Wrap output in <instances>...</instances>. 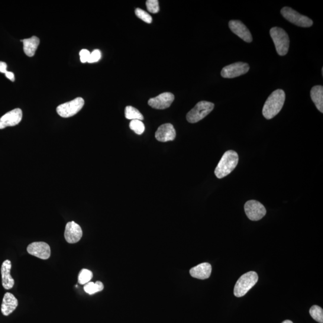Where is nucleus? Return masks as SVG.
Returning a JSON list of instances; mask_svg holds the SVG:
<instances>
[{"mask_svg": "<svg viewBox=\"0 0 323 323\" xmlns=\"http://www.w3.org/2000/svg\"><path fill=\"white\" fill-rule=\"evenodd\" d=\"M80 57L81 62L85 63L88 62L90 57V51L87 49H82L80 51Z\"/></svg>", "mask_w": 323, "mask_h": 323, "instance_id": "nucleus-29", "label": "nucleus"}, {"mask_svg": "<svg viewBox=\"0 0 323 323\" xmlns=\"http://www.w3.org/2000/svg\"><path fill=\"white\" fill-rule=\"evenodd\" d=\"M244 209L247 218L252 221H260L266 214L265 207L255 200H250L245 203Z\"/></svg>", "mask_w": 323, "mask_h": 323, "instance_id": "nucleus-8", "label": "nucleus"}, {"mask_svg": "<svg viewBox=\"0 0 323 323\" xmlns=\"http://www.w3.org/2000/svg\"><path fill=\"white\" fill-rule=\"evenodd\" d=\"M18 305V299L11 293L5 294L3 299L2 304V312L5 316H8L17 308Z\"/></svg>", "mask_w": 323, "mask_h": 323, "instance_id": "nucleus-17", "label": "nucleus"}, {"mask_svg": "<svg viewBox=\"0 0 323 323\" xmlns=\"http://www.w3.org/2000/svg\"><path fill=\"white\" fill-rule=\"evenodd\" d=\"M24 44V51L28 57H33L36 51L38 45L40 43V39L36 36H32L30 38H26L21 40Z\"/></svg>", "mask_w": 323, "mask_h": 323, "instance_id": "nucleus-19", "label": "nucleus"}, {"mask_svg": "<svg viewBox=\"0 0 323 323\" xmlns=\"http://www.w3.org/2000/svg\"><path fill=\"white\" fill-rule=\"evenodd\" d=\"M103 289H104V284L101 282H96L95 283L89 282L84 287V290L89 295H93L97 292H101Z\"/></svg>", "mask_w": 323, "mask_h": 323, "instance_id": "nucleus-22", "label": "nucleus"}, {"mask_svg": "<svg viewBox=\"0 0 323 323\" xmlns=\"http://www.w3.org/2000/svg\"><path fill=\"white\" fill-rule=\"evenodd\" d=\"M176 137V131L173 125L171 124H166L160 126L155 134L157 141L167 142L173 141Z\"/></svg>", "mask_w": 323, "mask_h": 323, "instance_id": "nucleus-15", "label": "nucleus"}, {"mask_svg": "<svg viewBox=\"0 0 323 323\" xmlns=\"http://www.w3.org/2000/svg\"><path fill=\"white\" fill-rule=\"evenodd\" d=\"M135 15L138 18L141 19L142 21L146 22L147 24H151L152 22L153 19L151 16L143 10L139 8L136 9L135 10Z\"/></svg>", "mask_w": 323, "mask_h": 323, "instance_id": "nucleus-26", "label": "nucleus"}, {"mask_svg": "<svg viewBox=\"0 0 323 323\" xmlns=\"http://www.w3.org/2000/svg\"><path fill=\"white\" fill-rule=\"evenodd\" d=\"M28 253L32 256L47 260L50 257L51 250L48 244L44 242H32L27 247Z\"/></svg>", "mask_w": 323, "mask_h": 323, "instance_id": "nucleus-10", "label": "nucleus"}, {"mask_svg": "<svg viewBox=\"0 0 323 323\" xmlns=\"http://www.w3.org/2000/svg\"><path fill=\"white\" fill-rule=\"evenodd\" d=\"M285 99L286 93L282 89H277L271 93L263 105L262 114L264 118L270 120L279 114Z\"/></svg>", "mask_w": 323, "mask_h": 323, "instance_id": "nucleus-1", "label": "nucleus"}, {"mask_svg": "<svg viewBox=\"0 0 323 323\" xmlns=\"http://www.w3.org/2000/svg\"><path fill=\"white\" fill-rule=\"evenodd\" d=\"M214 108V104L211 102L200 101L186 116L187 121L191 124L198 122L205 118Z\"/></svg>", "mask_w": 323, "mask_h": 323, "instance_id": "nucleus-5", "label": "nucleus"}, {"mask_svg": "<svg viewBox=\"0 0 323 323\" xmlns=\"http://www.w3.org/2000/svg\"><path fill=\"white\" fill-rule=\"evenodd\" d=\"M250 66L247 63L238 62L226 66L222 69L221 76L226 79H232L248 73Z\"/></svg>", "mask_w": 323, "mask_h": 323, "instance_id": "nucleus-9", "label": "nucleus"}, {"mask_svg": "<svg viewBox=\"0 0 323 323\" xmlns=\"http://www.w3.org/2000/svg\"><path fill=\"white\" fill-rule=\"evenodd\" d=\"M83 232L80 226L74 222L67 223L65 229L64 237L69 244H75L82 238Z\"/></svg>", "mask_w": 323, "mask_h": 323, "instance_id": "nucleus-11", "label": "nucleus"}, {"mask_svg": "<svg viewBox=\"0 0 323 323\" xmlns=\"http://www.w3.org/2000/svg\"><path fill=\"white\" fill-rule=\"evenodd\" d=\"M212 267L208 263H202L192 268L190 270V274L197 279L205 280L211 276Z\"/></svg>", "mask_w": 323, "mask_h": 323, "instance_id": "nucleus-18", "label": "nucleus"}, {"mask_svg": "<svg viewBox=\"0 0 323 323\" xmlns=\"http://www.w3.org/2000/svg\"><path fill=\"white\" fill-rule=\"evenodd\" d=\"M309 314L316 321L323 323V310L317 305H314L309 309Z\"/></svg>", "mask_w": 323, "mask_h": 323, "instance_id": "nucleus-23", "label": "nucleus"}, {"mask_svg": "<svg viewBox=\"0 0 323 323\" xmlns=\"http://www.w3.org/2000/svg\"><path fill=\"white\" fill-rule=\"evenodd\" d=\"M282 323H293L292 321L289 320V319H287V320H285L284 321H283Z\"/></svg>", "mask_w": 323, "mask_h": 323, "instance_id": "nucleus-32", "label": "nucleus"}, {"mask_svg": "<svg viewBox=\"0 0 323 323\" xmlns=\"http://www.w3.org/2000/svg\"><path fill=\"white\" fill-rule=\"evenodd\" d=\"M229 27L234 33L247 43H251L253 37L246 26L240 21L232 20L229 22Z\"/></svg>", "mask_w": 323, "mask_h": 323, "instance_id": "nucleus-14", "label": "nucleus"}, {"mask_svg": "<svg viewBox=\"0 0 323 323\" xmlns=\"http://www.w3.org/2000/svg\"><path fill=\"white\" fill-rule=\"evenodd\" d=\"M5 75L9 80H11L12 82H14L15 75L14 73L11 72H7L5 73Z\"/></svg>", "mask_w": 323, "mask_h": 323, "instance_id": "nucleus-31", "label": "nucleus"}, {"mask_svg": "<svg viewBox=\"0 0 323 323\" xmlns=\"http://www.w3.org/2000/svg\"><path fill=\"white\" fill-rule=\"evenodd\" d=\"M311 97L316 107L321 113H323V87L317 85L313 87L311 90Z\"/></svg>", "mask_w": 323, "mask_h": 323, "instance_id": "nucleus-20", "label": "nucleus"}, {"mask_svg": "<svg viewBox=\"0 0 323 323\" xmlns=\"http://www.w3.org/2000/svg\"><path fill=\"white\" fill-rule=\"evenodd\" d=\"M7 64L5 62H2V61H0V73H6L7 72Z\"/></svg>", "mask_w": 323, "mask_h": 323, "instance_id": "nucleus-30", "label": "nucleus"}, {"mask_svg": "<svg viewBox=\"0 0 323 323\" xmlns=\"http://www.w3.org/2000/svg\"><path fill=\"white\" fill-rule=\"evenodd\" d=\"M258 275L254 271H250L242 275L238 279L234 287V295L237 298L244 296L255 286L258 281Z\"/></svg>", "mask_w": 323, "mask_h": 323, "instance_id": "nucleus-4", "label": "nucleus"}, {"mask_svg": "<svg viewBox=\"0 0 323 323\" xmlns=\"http://www.w3.org/2000/svg\"><path fill=\"white\" fill-rule=\"evenodd\" d=\"M22 112L20 109H15L9 112L0 118V129L8 127H14L21 122Z\"/></svg>", "mask_w": 323, "mask_h": 323, "instance_id": "nucleus-13", "label": "nucleus"}, {"mask_svg": "<svg viewBox=\"0 0 323 323\" xmlns=\"http://www.w3.org/2000/svg\"><path fill=\"white\" fill-rule=\"evenodd\" d=\"M12 263L9 260H6L3 263L1 267L2 285L6 290H10L14 286L15 280L11 275Z\"/></svg>", "mask_w": 323, "mask_h": 323, "instance_id": "nucleus-16", "label": "nucleus"}, {"mask_svg": "<svg viewBox=\"0 0 323 323\" xmlns=\"http://www.w3.org/2000/svg\"><path fill=\"white\" fill-rule=\"evenodd\" d=\"M146 6L148 11L152 14H157L159 11V2L157 0H148Z\"/></svg>", "mask_w": 323, "mask_h": 323, "instance_id": "nucleus-27", "label": "nucleus"}, {"mask_svg": "<svg viewBox=\"0 0 323 323\" xmlns=\"http://www.w3.org/2000/svg\"><path fill=\"white\" fill-rule=\"evenodd\" d=\"M270 35L280 56H285L288 53L290 39L288 34L283 28L273 27L270 30Z\"/></svg>", "mask_w": 323, "mask_h": 323, "instance_id": "nucleus-3", "label": "nucleus"}, {"mask_svg": "<svg viewBox=\"0 0 323 323\" xmlns=\"http://www.w3.org/2000/svg\"><path fill=\"white\" fill-rule=\"evenodd\" d=\"M129 128L138 135H141L145 130V126L141 121L132 120L129 124Z\"/></svg>", "mask_w": 323, "mask_h": 323, "instance_id": "nucleus-25", "label": "nucleus"}, {"mask_svg": "<svg viewBox=\"0 0 323 323\" xmlns=\"http://www.w3.org/2000/svg\"><path fill=\"white\" fill-rule=\"evenodd\" d=\"M281 14L287 21L298 27H311L313 21L307 16L299 14L298 12L289 7H284L281 10Z\"/></svg>", "mask_w": 323, "mask_h": 323, "instance_id": "nucleus-6", "label": "nucleus"}, {"mask_svg": "<svg viewBox=\"0 0 323 323\" xmlns=\"http://www.w3.org/2000/svg\"><path fill=\"white\" fill-rule=\"evenodd\" d=\"M238 160V154L236 151H226L215 169L214 173L216 177L221 179L228 176L237 167Z\"/></svg>", "mask_w": 323, "mask_h": 323, "instance_id": "nucleus-2", "label": "nucleus"}, {"mask_svg": "<svg viewBox=\"0 0 323 323\" xmlns=\"http://www.w3.org/2000/svg\"><path fill=\"white\" fill-rule=\"evenodd\" d=\"M92 277L93 274L91 271L86 269H83L79 274V283L84 285V284L89 283L92 279Z\"/></svg>", "mask_w": 323, "mask_h": 323, "instance_id": "nucleus-24", "label": "nucleus"}, {"mask_svg": "<svg viewBox=\"0 0 323 323\" xmlns=\"http://www.w3.org/2000/svg\"><path fill=\"white\" fill-rule=\"evenodd\" d=\"M85 101L81 97H78L72 101L64 103L57 108L58 114L61 117L68 118L77 114L83 108Z\"/></svg>", "mask_w": 323, "mask_h": 323, "instance_id": "nucleus-7", "label": "nucleus"}, {"mask_svg": "<svg viewBox=\"0 0 323 323\" xmlns=\"http://www.w3.org/2000/svg\"><path fill=\"white\" fill-rule=\"evenodd\" d=\"M174 100V95L170 92H164L150 98L148 104L155 109L163 110L170 107Z\"/></svg>", "mask_w": 323, "mask_h": 323, "instance_id": "nucleus-12", "label": "nucleus"}, {"mask_svg": "<svg viewBox=\"0 0 323 323\" xmlns=\"http://www.w3.org/2000/svg\"><path fill=\"white\" fill-rule=\"evenodd\" d=\"M125 117L129 120L143 121V115L137 109L132 106H127L125 111Z\"/></svg>", "mask_w": 323, "mask_h": 323, "instance_id": "nucleus-21", "label": "nucleus"}, {"mask_svg": "<svg viewBox=\"0 0 323 323\" xmlns=\"http://www.w3.org/2000/svg\"><path fill=\"white\" fill-rule=\"evenodd\" d=\"M101 53L98 49L94 50L92 53H90V57L88 63H93L98 62V61L101 59Z\"/></svg>", "mask_w": 323, "mask_h": 323, "instance_id": "nucleus-28", "label": "nucleus"}]
</instances>
